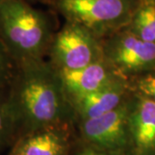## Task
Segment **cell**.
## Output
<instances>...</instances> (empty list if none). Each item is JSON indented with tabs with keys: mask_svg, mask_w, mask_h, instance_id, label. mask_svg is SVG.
<instances>
[{
	"mask_svg": "<svg viewBox=\"0 0 155 155\" xmlns=\"http://www.w3.org/2000/svg\"><path fill=\"white\" fill-rule=\"evenodd\" d=\"M124 91V85L116 79L104 88L73 100L81 120L98 117L115 110L123 103Z\"/></svg>",
	"mask_w": 155,
	"mask_h": 155,
	"instance_id": "9",
	"label": "cell"
},
{
	"mask_svg": "<svg viewBox=\"0 0 155 155\" xmlns=\"http://www.w3.org/2000/svg\"><path fill=\"white\" fill-rule=\"evenodd\" d=\"M129 131L135 149L140 154L155 151V102L149 97L140 100L135 110L129 116Z\"/></svg>",
	"mask_w": 155,
	"mask_h": 155,
	"instance_id": "8",
	"label": "cell"
},
{
	"mask_svg": "<svg viewBox=\"0 0 155 155\" xmlns=\"http://www.w3.org/2000/svg\"><path fill=\"white\" fill-rule=\"evenodd\" d=\"M65 140L53 128L38 130L23 135L12 155H65Z\"/></svg>",
	"mask_w": 155,
	"mask_h": 155,
	"instance_id": "10",
	"label": "cell"
},
{
	"mask_svg": "<svg viewBox=\"0 0 155 155\" xmlns=\"http://www.w3.org/2000/svg\"><path fill=\"white\" fill-rule=\"evenodd\" d=\"M64 91L75 100L110 84L117 79L116 72L103 61L77 69L58 71Z\"/></svg>",
	"mask_w": 155,
	"mask_h": 155,
	"instance_id": "7",
	"label": "cell"
},
{
	"mask_svg": "<svg viewBox=\"0 0 155 155\" xmlns=\"http://www.w3.org/2000/svg\"><path fill=\"white\" fill-rule=\"evenodd\" d=\"M129 114L123 103L103 116L81 122V134L90 147L108 153H122L130 136Z\"/></svg>",
	"mask_w": 155,
	"mask_h": 155,
	"instance_id": "5",
	"label": "cell"
},
{
	"mask_svg": "<svg viewBox=\"0 0 155 155\" xmlns=\"http://www.w3.org/2000/svg\"><path fill=\"white\" fill-rule=\"evenodd\" d=\"M12 130L14 129L6 108L5 97L3 91H0V145L5 140L8 133Z\"/></svg>",
	"mask_w": 155,
	"mask_h": 155,
	"instance_id": "13",
	"label": "cell"
},
{
	"mask_svg": "<svg viewBox=\"0 0 155 155\" xmlns=\"http://www.w3.org/2000/svg\"><path fill=\"white\" fill-rule=\"evenodd\" d=\"M129 24L130 32L145 41L155 43V0H140Z\"/></svg>",
	"mask_w": 155,
	"mask_h": 155,
	"instance_id": "11",
	"label": "cell"
},
{
	"mask_svg": "<svg viewBox=\"0 0 155 155\" xmlns=\"http://www.w3.org/2000/svg\"><path fill=\"white\" fill-rule=\"evenodd\" d=\"M139 2L138 0H57L55 5L68 22L82 26L97 37L116 33L119 28L130 23Z\"/></svg>",
	"mask_w": 155,
	"mask_h": 155,
	"instance_id": "3",
	"label": "cell"
},
{
	"mask_svg": "<svg viewBox=\"0 0 155 155\" xmlns=\"http://www.w3.org/2000/svg\"><path fill=\"white\" fill-rule=\"evenodd\" d=\"M104 58L116 72H135L155 63V43L132 32L114 34L103 48Z\"/></svg>",
	"mask_w": 155,
	"mask_h": 155,
	"instance_id": "6",
	"label": "cell"
},
{
	"mask_svg": "<svg viewBox=\"0 0 155 155\" xmlns=\"http://www.w3.org/2000/svg\"><path fill=\"white\" fill-rule=\"evenodd\" d=\"M6 89L13 129H22L24 135L54 128L67 116V96L59 73L41 60L16 65Z\"/></svg>",
	"mask_w": 155,
	"mask_h": 155,
	"instance_id": "1",
	"label": "cell"
},
{
	"mask_svg": "<svg viewBox=\"0 0 155 155\" xmlns=\"http://www.w3.org/2000/svg\"><path fill=\"white\" fill-rule=\"evenodd\" d=\"M77 155H122V153H108L104 151L96 149L94 147H84L78 153Z\"/></svg>",
	"mask_w": 155,
	"mask_h": 155,
	"instance_id": "15",
	"label": "cell"
},
{
	"mask_svg": "<svg viewBox=\"0 0 155 155\" xmlns=\"http://www.w3.org/2000/svg\"><path fill=\"white\" fill-rule=\"evenodd\" d=\"M97 36L82 26L67 22L56 35L53 54L60 69L77 70L103 61Z\"/></svg>",
	"mask_w": 155,
	"mask_h": 155,
	"instance_id": "4",
	"label": "cell"
},
{
	"mask_svg": "<svg viewBox=\"0 0 155 155\" xmlns=\"http://www.w3.org/2000/svg\"><path fill=\"white\" fill-rule=\"evenodd\" d=\"M2 2H3V0H0V4H1Z\"/></svg>",
	"mask_w": 155,
	"mask_h": 155,
	"instance_id": "16",
	"label": "cell"
},
{
	"mask_svg": "<svg viewBox=\"0 0 155 155\" xmlns=\"http://www.w3.org/2000/svg\"><path fill=\"white\" fill-rule=\"evenodd\" d=\"M140 90L155 102V76L148 75L139 81Z\"/></svg>",
	"mask_w": 155,
	"mask_h": 155,
	"instance_id": "14",
	"label": "cell"
},
{
	"mask_svg": "<svg viewBox=\"0 0 155 155\" xmlns=\"http://www.w3.org/2000/svg\"><path fill=\"white\" fill-rule=\"evenodd\" d=\"M15 68L16 63L0 41V91L7 88Z\"/></svg>",
	"mask_w": 155,
	"mask_h": 155,
	"instance_id": "12",
	"label": "cell"
},
{
	"mask_svg": "<svg viewBox=\"0 0 155 155\" xmlns=\"http://www.w3.org/2000/svg\"><path fill=\"white\" fill-rule=\"evenodd\" d=\"M49 37L46 17L25 0L0 4V41L16 65L41 60Z\"/></svg>",
	"mask_w": 155,
	"mask_h": 155,
	"instance_id": "2",
	"label": "cell"
}]
</instances>
